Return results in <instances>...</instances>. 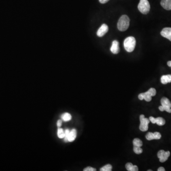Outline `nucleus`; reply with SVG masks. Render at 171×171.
<instances>
[{
    "instance_id": "nucleus-10",
    "label": "nucleus",
    "mask_w": 171,
    "mask_h": 171,
    "mask_svg": "<svg viewBox=\"0 0 171 171\" xmlns=\"http://www.w3.org/2000/svg\"><path fill=\"white\" fill-rule=\"evenodd\" d=\"M162 6L166 10H171V0H162Z\"/></svg>"
},
{
    "instance_id": "nucleus-13",
    "label": "nucleus",
    "mask_w": 171,
    "mask_h": 171,
    "mask_svg": "<svg viewBox=\"0 0 171 171\" xmlns=\"http://www.w3.org/2000/svg\"><path fill=\"white\" fill-rule=\"evenodd\" d=\"M161 82L163 84H166L171 82V75L163 76L161 78Z\"/></svg>"
},
{
    "instance_id": "nucleus-14",
    "label": "nucleus",
    "mask_w": 171,
    "mask_h": 171,
    "mask_svg": "<svg viewBox=\"0 0 171 171\" xmlns=\"http://www.w3.org/2000/svg\"><path fill=\"white\" fill-rule=\"evenodd\" d=\"M125 168L128 171H137L138 168L136 166H133L132 163H128L125 164Z\"/></svg>"
},
{
    "instance_id": "nucleus-26",
    "label": "nucleus",
    "mask_w": 171,
    "mask_h": 171,
    "mask_svg": "<svg viewBox=\"0 0 171 171\" xmlns=\"http://www.w3.org/2000/svg\"><path fill=\"white\" fill-rule=\"evenodd\" d=\"M149 119L153 124H156V118L153 117H149Z\"/></svg>"
},
{
    "instance_id": "nucleus-28",
    "label": "nucleus",
    "mask_w": 171,
    "mask_h": 171,
    "mask_svg": "<svg viewBox=\"0 0 171 171\" xmlns=\"http://www.w3.org/2000/svg\"><path fill=\"white\" fill-rule=\"evenodd\" d=\"M109 0H99V1L101 3H102V4H104V3H107L108 1H109Z\"/></svg>"
},
{
    "instance_id": "nucleus-18",
    "label": "nucleus",
    "mask_w": 171,
    "mask_h": 171,
    "mask_svg": "<svg viewBox=\"0 0 171 171\" xmlns=\"http://www.w3.org/2000/svg\"><path fill=\"white\" fill-rule=\"evenodd\" d=\"M133 145L134 146L141 147L143 146V142L138 138H135L133 140Z\"/></svg>"
},
{
    "instance_id": "nucleus-8",
    "label": "nucleus",
    "mask_w": 171,
    "mask_h": 171,
    "mask_svg": "<svg viewBox=\"0 0 171 171\" xmlns=\"http://www.w3.org/2000/svg\"><path fill=\"white\" fill-rule=\"evenodd\" d=\"M161 34L164 38L171 41V28H165L162 30Z\"/></svg>"
},
{
    "instance_id": "nucleus-4",
    "label": "nucleus",
    "mask_w": 171,
    "mask_h": 171,
    "mask_svg": "<svg viewBox=\"0 0 171 171\" xmlns=\"http://www.w3.org/2000/svg\"><path fill=\"white\" fill-rule=\"evenodd\" d=\"M140 125L139 126V129L141 131H146L148 129V124L150 122V120L148 118H145V115H142L140 116Z\"/></svg>"
},
{
    "instance_id": "nucleus-27",
    "label": "nucleus",
    "mask_w": 171,
    "mask_h": 171,
    "mask_svg": "<svg viewBox=\"0 0 171 171\" xmlns=\"http://www.w3.org/2000/svg\"><path fill=\"white\" fill-rule=\"evenodd\" d=\"M57 125L58 127H60L62 125V121L61 120H58L57 123Z\"/></svg>"
},
{
    "instance_id": "nucleus-12",
    "label": "nucleus",
    "mask_w": 171,
    "mask_h": 171,
    "mask_svg": "<svg viewBox=\"0 0 171 171\" xmlns=\"http://www.w3.org/2000/svg\"><path fill=\"white\" fill-rule=\"evenodd\" d=\"M162 106L164 107H171V103L170 100L166 97H163L161 100Z\"/></svg>"
},
{
    "instance_id": "nucleus-29",
    "label": "nucleus",
    "mask_w": 171,
    "mask_h": 171,
    "mask_svg": "<svg viewBox=\"0 0 171 171\" xmlns=\"http://www.w3.org/2000/svg\"><path fill=\"white\" fill-rule=\"evenodd\" d=\"M158 171H165L166 170H165V169L163 167H160L158 169V170H157Z\"/></svg>"
},
{
    "instance_id": "nucleus-19",
    "label": "nucleus",
    "mask_w": 171,
    "mask_h": 171,
    "mask_svg": "<svg viewBox=\"0 0 171 171\" xmlns=\"http://www.w3.org/2000/svg\"><path fill=\"white\" fill-rule=\"evenodd\" d=\"M112 166L111 164H107L100 169V171H112Z\"/></svg>"
},
{
    "instance_id": "nucleus-11",
    "label": "nucleus",
    "mask_w": 171,
    "mask_h": 171,
    "mask_svg": "<svg viewBox=\"0 0 171 171\" xmlns=\"http://www.w3.org/2000/svg\"><path fill=\"white\" fill-rule=\"evenodd\" d=\"M76 137V131L75 129H73L70 131L68 135V142H71L74 141Z\"/></svg>"
},
{
    "instance_id": "nucleus-20",
    "label": "nucleus",
    "mask_w": 171,
    "mask_h": 171,
    "mask_svg": "<svg viewBox=\"0 0 171 171\" xmlns=\"http://www.w3.org/2000/svg\"><path fill=\"white\" fill-rule=\"evenodd\" d=\"M146 138L148 139V140H152L155 139L154 133L152 132L148 133L146 134Z\"/></svg>"
},
{
    "instance_id": "nucleus-16",
    "label": "nucleus",
    "mask_w": 171,
    "mask_h": 171,
    "mask_svg": "<svg viewBox=\"0 0 171 171\" xmlns=\"http://www.w3.org/2000/svg\"><path fill=\"white\" fill-rule=\"evenodd\" d=\"M156 124H157L158 125L162 126V125H164L166 124V121L164 118L162 117H157L156 118Z\"/></svg>"
},
{
    "instance_id": "nucleus-1",
    "label": "nucleus",
    "mask_w": 171,
    "mask_h": 171,
    "mask_svg": "<svg viewBox=\"0 0 171 171\" xmlns=\"http://www.w3.org/2000/svg\"><path fill=\"white\" fill-rule=\"evenodd\" d=\"M129 18L127 16L125 15L122 16L117 23L118 29L121 32L126 31L129 26Z\"/></svg>"
},
{
    "instance_id": "nucleus-17",
    "label": "nucleus",
    "mask_w": 171,
    "mask_h": 171,
    "mask_svg": "<svg viewBox=\"0 0 171 171\" xmlns=\"http://www.w3.org/2000/svg\"><path fill=\"white\" fill-rule=\"evenodd\" d=\"M57 135H58V138H60V139L64 138V136H65V131L62 128H59L58 129Z\"/></svg>"
},
{
    "instance_id": "nucleus-15",
    "label": "nucleus",
    "mask_w": 171,
    "mask_h": 171,
    "mask_svg": "<svg viewBox=\"0 0 171 171\" xmlns=\"http://www.w3.org/2000/svg\"><path fill=\"white\" fill-rule=\"evenodd\" d=\"M61 118L64 121L67 122L70 121L72 118L71 115L68 113H65L61 115Z\"/></svg>"
},
{
    "instance_id": "nucleus-7",
    "label": "nucleus",
    "mask_w": 171,
    "mask_h": 171,
    "mask_svg": "<svg viewBox=\"0 0 171 171\" xmlns=\"http://www.w3.org/2000/svg\"><path fill=\"white\" fill-rule=\"evenodd\" d=\"M109 31V27L106 24H103L97 32V35L99 37H103Z\"/></svg>"
},
{
    "instance_id": "nucleus-22",
    "label": "nucleus",
    "mask_w": 171,
    "mask_h": 171,
    "mask_svg": "<svg viewBox=\"0 0 171 171\" xmlns=\"http://www.w3.org/2000/svg\"><path fill=\"white\" fill-rule=\"evenodd\" d=\"M159 109L161 111H166L168 112V113H171V108H169V107H163V106H161L159 107Z\"/></svg>"
},
{
    "instance_id": "nucleus-5",
    "label": "nucleus",
    "mask_w": 171,
    "mask_h": 171,
    "mask_svg": "<svg viewBox=\"0 0 171 171\" xmlns=\"http://www.w3.org/2000/svg\"><path fill=\"white\" fill-rule=\"evenodd\" d=\"M156 94V91L154 88H151L147 92L143 93L144 99L146 101L150 102L152 100V97L154 96Z\"/></svg>"
},
{
    "instance_id": "nucleus-9",
    "label": "nucleus",
    "mask_w": 171,
    "mask_h": 171,
    "mask_svg": "<svg viewBox=\"0 0 171 171\" xmlns=\"http://www.w3.org/2000/svg\"><path fill=\"white\" fill-rule=\"evenodd\" d=\"M111 52L113 54H117L119 52L120 49L119 47V42L117 40H114L112 42V46L110 48Z\"/></svg>"
},
{
    "instance_id": "nucleus-3",
    "label": "nucleus",
    "mask_w": 171,
    "mask_h": 171,
    "mask_svg": "<svg viewBox=\"0 0 171 171\" xmlns=\"http://www.w3.org/2000/svg\"><path fill=\"white\" fill-rule=\"evenodd\" d=\"M138 9L143 14H148L150 10L149 1L148 0H140L138 5Z\"/></svg>"
},
{
    "instance_id": "nucleus-30",
    "label": "nucleus",
    "mask_w": 171,
    "mask_h": 171,
    "mask_svg": "<svg viewBox=\"0 0 171 171\" xmlns=\"http://www.w3.org/2000/svg\"><path fill=\"white\" fill-rule=\"evenodd\" d=\"M167 65L169 67H171V61H169L168 62H167Z\"/></svg>"
},
{
    "instance_id": "nucleus-24",
    "label": "nucleus",
    "mask_w": 171,
    "mask_h": 171,
    "mask_svg": "<svg viewBox=\"0 0 171 171\" xmlns=\"http://www.w3.org/2000/svg\"><path fill=\"white\" fill-rule=\"evenodd\" d=\"M154 133V136H155V139L158 140V139H160L161 138V135L160 133L156 132Z\"/></svg>"
},
{
    "instance_id": "nucleus-21",
    "label": "nucleus",
    "mask_w": 171,
    "mask_h": 171,
    "mask_svg": "<svg viewBox=\"0 0 171 171\" xmlns=\"http://www.w3.org/2000/svg\"><path fill=\"white\" fill-rule=\"evenodd\" d=\"M133 151L136 154H141L143 152V149L139 146H134Z\"/></svg>"
},
{
    "instance_id": "nucleus-2",
    "label": "nucleus",
    "mask_w": 171,
    "mask_h": 171,
    "mask_svg": "<svg viewBox=\"0 0 171 171\" xmlns=\"http://www.w3.org/2000/svg\"><path fill=\"white\" fill-rule=\"evenodd\" d=\"M136 40L133 37H128L124 40V48L125 50L129 52H131L134 50Z\"/></svg>"
},
{
    "instance_id": "nucleus-31",
    "label": "nucleus",
    "mask_w": 171,
    "mask_h": 171,
    "mask_svg": "<svg viewBox=\"0 0 171 171\" xmlns=\"http://www.w3.org/2000/svg\"><path fill=\"white\" fill-rule=\"evenodd\" d=\"M152 171V170H148V171Z\"/></svg>"
},
{
    "instance_id": "nucleus-23",
    "label": "nucleus",
    "mask_w": 171,
    "mask_h": 171,
    "mask_svg": "<svg viewBox=\"0 0 171 171\" xmlns=\"http://www.w3.org/2000/svg\"><path fill=\"white\" fill-rule=\"evenodd\" d=\"M64 131H65V136L64 137V141H65V142H68V135H69L70 131L68 129H67Z\"/></svg>"
},
{
    "instance_id": "nucleus-25",
    "label": "nucleus",
    "mask_w": 171,
    "mask_h": 171,
    "mask_svg": "<svg viewBox=\"0 0 171 171\" xmlns=\"http://www.w3.org/2000/svg\"><path fill=\"white\" fill-rule=\"evenodd\" d=\"M84 171H96V169L95 168H94L93 167H87L86 168L84 169L83 170Z\"/></svg>"
},
{
    "instance_id": "nucleus-6",
    "label": "nucleus",
    "mask_w": 171,
    "mask_h": 171,
    "mask_svg": "<svg viewBox=\"0 0 171 171\" xmlns=\"http://www.w3.org/2000/svg\"><path fill=\"white\" fill-rule=\"evenodd\" d=\"M170 156V152L169 151L166 152L163 150L159 151L157 154V156L159 158L160 162L162 163H164L166 161H167Z\"/></svg>"
}]
</instances>
